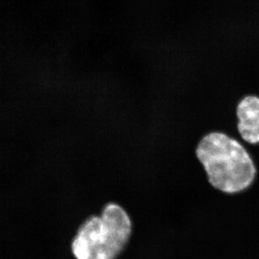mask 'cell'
Wrapping results in <instances>:
<instances>
[{"label":"cell","mask_w":259,"mask_h":259,"mask_svg":"<svg viewBox=\"0 0 259 259\" xmlns=\"http://www.w3.org/2000/svg\"><path fill=\"white\" fill-rule=\"evenodd\" d=\"M196 156L214 190L233 196L248 191L257 179L254 159L242 141L223 132H210L199 142Z\"/></svg>","instance_id":"obj_1"},{"label":"cell","mask_w":259,"mask_h":259,"mask_svg":"<svg viewBox=\"0 0 259 259\" xmlns=\"http://www.w3.org/2000/svg\"><path fill=\"white\" fill-rule=\"evenodd\" d=\"M132 221L116 203H108L100 215L88 218L78 228L71 244L76 259H116L132 234Z\"/></svg>","instance_id":"obj_2"},{"label":"cell","mask_w":259,"mask_h":259,"mask_svg":"<svg viewBox=\"0 0 259 259\" xmlns=\"http://www.w3.org/2000/svg\"><path fill=\"white\" fill-rule=\"evenodd\" d=\"M237 128L242 140L250 144H259V97L246 96L237 108Z\"/></svg>","instance_id":"obj_3"}]
</instances>
